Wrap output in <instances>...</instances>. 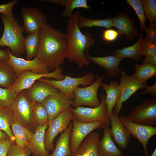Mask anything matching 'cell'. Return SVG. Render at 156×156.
Wrapping results in <instances>:
<instances>
[{
    "label": "cell",
    "mask_w": 156,
    "mask_h": 156,
    "mask_svg": "<svg viewBox=\"0 0 156 156\" xmlns=\"http://www.w3.org/2000/svg\"><path fill=\"white\" fill-rule=\"evenodd\" d=\"M86 58L94 63L106 70V75L108 77H115L121 74L122 70L118 66L122 60L120 58L114 55L103 57H96L90 55L88 53H85Z\"/></svg>",
    "instance_id": "19"
},
{
    "label": "cell",
    "mask_w": 156,
    "mask_h": 156,
    "mask_svg": "<svg viewBox=\"0 0 156 156\" xmlns=\"http://www.w3.org/2000/svg\"><path fill=\"white\" fill-rule=\"evenodd\" d=\"M17 94L10 88H3L0 87V106H10L15 99Z\"/></svg>",
    "instance_id": "35"
},
{
    "label": "cell",
    "mask_w": 156,
    "mask_h": 156,
    "mask_svg": "<svg viewBox=\"0 0 156 156\" xmlns=\"http://www.w3.org/2000/svg\"><path fill=\"white\" fill-rule=\"evenodd\" d=\"M41 1H47L62 5L65 7L62 14L65 18H70L73 15V11L75 9L83 8L90 9V7L87 4V0H44Z\"/></svg>",
    "instance_id": "29"
},
{
    "label": "cell",
    "mask_w": 156,
    "mask_h": 156,
    "mask_svg": "<svg viewBox=\"0 0 156 156\" xmlns=\"http://www.w3.org/2000/svg\"><path fill=\"white\" fill-rule=\"evenodd\" d=\"M134 68L135 72L131 76L144 85L149 79L156 75V66L149 64H136Z\"/></svg>",
    "instance_id": "30"
},
{
    "label": "cell",
    "mask_w": 156,
    "mask_h": 156,
    "mask_svg": "<svg viewBox=\"0 0 156 156\" xmlns=\"http://www.w3.org/2000/svg\"><path fill=\"white\" fill-rule=\"evenodd\" d=\"M34 103L23 90L17 94L10 106L14 114L15 121L28 129L32 133L35 132L37 126L33 117Z\"/></svg>",
    "instance_id": "4"
},
{
    "label": "cell",
    "mask_w": 156,
    "mask_h": 156,
    "mask_svg": "<svg viewBox=\"0 0 156 156\" xmlns=\"http://www.w3.org/2000/svg\"><path fill=\"white\" fill-rule=\"evenodd\" d=\"M17 78L13 69L4 61H0V86L8 88Z\"/></svg>",
    "instance_id": "31"
},
{
    "label": "cell",
    "mask_w": 156,
    "mask_h": 156,
    "mask_svg": "<svg viewBox=\"0 0 156 156\" xmlns=\"http://www.w3.org/2000/svg\"><path fill=\"white\" fill-rule=\"evenodd\" d=\"M18 1L17 0H14L9 3L0 5V13L7 16H13V8Z\"/></svg>",
    "instance_id": "41"
},
{
    "label": "cell",
    "mask_w": 156,
    "mask_h": 156,
    "mask_svg": "<svg viewBox=\"0 0 156 156\" xmlns=\"http://www.w3.org/2000/svg\"><path fill=\"white\" fill-rule=\"evenodd\" d=\"M72 109L60 114L49 124L44 138L45 148L49 152L54 149L53 141L55 138L66 130L74 118Z\"/></svg>",
    "instance_id": "10"
},
{
    "label": "cell",
    "mask_w": 156,
    "mask_h": 156,
    "mask_svg": "<svg viewBox=\"0 0 156 156\" xmlns=\"http://www.w3.org/2000/svg\"><path fill=\"white\" fill-rule=\"evenodd\" d=\"M9 138L8 135L5 132L0 129V142Z\"/></svg>",
    "instance_id": "47"
},
{
    "label": "cell",
    "mask_w": 156,
    "mask_h": 156,
    "mask_svg": "<svg viewBox=\"0 0 156 156\" xmlns=\"http://www.w3.org/2000/svg\"><path fill=\"white\" fill-rule=\"evenodd\" d=\"M6 50L9 52V58L5 62L13 69L17 77L22 72L26 70L39 74L50 72L47 66L36 56L31 60H26L13 55L9 48Z\"/></svg>",
    "instance_id": "13"
},
{
    "label": "cell",
    "mask_w": 156,
    "mask_h": 156,
    "mask_svg": "<svg viewBox=\"0 0 156 156\" xmlns=\"http://www.w3.org/2000/svg\"><path fill=\"white\" fill-rule=\"evenodd\" d=\"M13 112L10 106H0V129L5 132L15 144V138L11 129V125L14 121Z\"/></svg>",
    "instance_id": "28"
},
{
    "label": "cell",
    "mask_w": 156,
    "mask_h": 156,
    "mask_svg": "<svg viewBox=\"0 0 156 156\" xmlns=\"http://www.w3.org/2000/svg\"><path fill=\"white\" fill-rule=\"evenodd\" d=\"M64 76L62 74L60 67L47 74H39L29 70H26L20 74L14 84L9 88L14 90L17 94L20 92L29 88L35 81L40 79L43 77L51 78L55 80H60L63 79Z\"/></svg>",
    "instance_id": "11"
},
{
    "label": "cell",
    "mask_w": 156,
    "mask_h": 156,
    "mask_svg": "<svg viewBox=\"0 0 156 156\" xmlns=\"http://www.w3.org/2000/svg\"><path fill=\"white\" fill-rule=\"evenodd\" d=\"M73 127L70 123L67 129L57 140L55 148L49 156H69L71 155L70 148V134Z\"/></svg>",
    "instance_id": "26"
},
{
    "label": "cell",
    "mask_w": 156,
    "mask_h": 156,
    "mask_svg": "<svg viewBox=\"0 0 156 156\" xmlns=\"http://www.w3.org/2000/svg\"><path fill=\"white\" fill-rule=\"evenodd\" d=\"M142 4L146 18L150 22L156 23V0H143Z\"/></svg>",
    "instance_id": "37"
},
{
    "label": "cell",
    "mask_w": 156,
    "mask_h": 156,
    "mask_svg": "<svg viewBox=\"0 0 156 156\" xmlns=\"http://www.w3.org/2000/svg\"><path fill=\"white\" fill-rule=\"evenodd\" d=\"M120 78V85L121 88V94L120 99L115 107L114 112L118 115L120 112L122 104L133 94L139 90L145 88L138 80L133 78L124 71H122Z\"/></svg>",
    "instance_id": "15"
},
{
    "label": "cell",
    "mask_w": 156,
    "mask_h": 156,
    "mask_svg": "<svg viewBox=\"0 0 156 156\" xmlns=\"http://www.w3.org/2000/svg\"><path fill=\"white\" fill-rule=\"evenodd\" d=\"M138 41L132 46L125 47L122 49H114L112 52L113 55L122 60L125 58H131L138 61L141 58L142 42L144 39V34H140Z\"/></svg>",
    "instance_id": "25"
},
{
    "label": "cell",
    "mask_w": 156,
    "mask_h": 156,
    "mask_svg": "<svg viewBox=\"0 0 156 156\" xmlns=\"http://www.w3.org/2000/svg\"><path fill=\"white\" fill-rule=\"evenodd\" d=\"M101 99L99 105L94 108L78 107L72 108L74 119L79 121L86 123L102 121L109 125V118L107 114L105 99L106 94L100 95Z\"/></svg>",
    "instance_id": "7"
},
{
    "label": "cell",
    "mask_w": 156,
    "mask_h": 156,
    "mask_svg": "<svg viewBox=\"0 0 156 156\" xmlns=\"http://www.w3.org/2000/svg\"><path fill=\"white\" fill-rule=\"evenodd\" d=\"M69 156H72V155H69Z\"/></svg>",
    "instance_id": "49"
},
{
    "label": "cell",
    "mask_w": 156,
    "mask_h": 156,
    "mask_svg": "<svg viewBox=\"0 0 156 156\" xmlns=\"http://www.w3.org/2000/svg\"><path fill=\"white\" fill-rule=\"evenodd\" d=\"M110 133L113 141L122 149L127 148L131 135L120 122L118 115L113 111L110 116Z\"/></svg>",
    "instance_id": "17"
},
{
    "label": "cell",
    "mask_w": 156,
    "mask_h": 156,
    "mask_svg": "<svg viewBox=\"0 0 156 156\" xmlns=\"http://www.w3.org/2000/svg\"><path fill=\"white\" fill-rule=\"evenodd\" d=\"M80 29L85 27H90L98 26L105 27L107 29L113 27L112 18L94 19L88 18L83 16H80L77 23Z\"/></svg>",
    "instance_id": "33"
},
{
    "label": "cell",
    "mask_w": 156,
    "mask_h": 156,
    "mask_svg": "<svg viewBox=\"0 0 156 156\" xmlns=\"http://www.w3.org/2000/svg\"><path fill=\"white\" fill-rule=\"evenodd\" d=\"M107 125L103 129V135L97 145L99 156H122V152L114 144L110 133V128Z\"/></svg>",
    "instance_id": "22"
},
{
    "label": "cell",
    "mask_w": 156,
    "mask_h": 156,
    "mask_svg": "<svg viewBox=\"0 0 156 156\" xmlns=\"http://www.w3.org/2000/svg\"><path fill=\"white\" fill-rule=\"evenodd\" d=\"M40 43L39 31L28 34L25 39V46L27 60H31L36 56Z\"/></svg>",
    "instance_id": "32"
},
{
    "label": "cell",
    "mask_w": 156,
    "mask_h": 156,
    "mask_svg": "<svg viewBox=\"0 0 156 156\" xmlns=\"http://www.w3.org/2000/svg\"><path fill=\"white\" fill-rule=\"evenodd\" d=\"M141 53V55H144L145 57L156 55V44L145 42L143 40Z\"/></svg>",
    "instance_id": "40"
},
{
    "label": "cell",
    "mask_w": 156,
    "mask_h": 156,
    "mask_svg": "<svg viewBox=\"0 0 156 156\" xmlns=\"http://www.w3.org/2000/svg\"><path fill=\"white\" fill-rule=\"evenodd\" d=\"M94 75L90 72L85 75L79 77H72L69 76H65L62 80H49L41 78L38 80L50 84L58 89L67 97L72 101L75 99L74 93L75 90L79 86H86L94 82Z\"/></svg>",
    "instance_id": "5"
},
{
    "label": "cell",
    "mask_w": 156,
    "mask_h": 156,
    "mask_svg": "<svg viewBox=\"0 0 156 156\" xmlns=\"http://www.w3.org/2000/svg\"><path fill=\"white\" fill-rule=\"evenodd\" d=\"M12 144L9 138L0 142V156H7L8 151Z\"/></svg>",
    "instance_id": "43"
},
{
    "label": "cell",
    "mask_w": 156,
    "mask_h": 156,
    "mask_svg": "<svg viewBox=\"0 0 156 156\" xmlns=\"http://www.w3.org/2000/svg\"><path fill=\"white\" fill-rule=\"evenodd\" d=\"M40 43L36 56L47 67L49 72L60 67L65 58L68 42L59 29L45 23L39 30Z\"/></svg>",
    "instance_id": "1"
},
{
    "label": "cell",
    "mask_w": 156,
    "mask_h": 156,
    "mask_svg": "<svg viewBox=\"0 0 156 156\" xmlns=\"http://www.w3.org/2000/svg\"><path fill=\"white\" fill-rule=\"evenodd\" d=\"M73 127L70 134V148L72 155L77 151L80 145L90 133L96 129H103L107 123L98 121L86 123L79 121L73 118Z\"/></svg>",
    "instance_id": "8"
},
{
    "label": "cell",
    "mask_w": 156,
    "mask_h": 156,
    "mask_svg": "<svg viewBox=\"0 0 156 156\" xmlns=\"http://www.w3.org/2000/svg\"><path fill=\"white\" fill-rule=\"evenodd\" d=\"M142 62L143 64H149L156 66V55L146 57Z\"/></svg>",
    "instance_id": "45"
},
{
    "label": "cell",
    "mask_w": 156,
    "mask_h": 156,
    "mask_svg": "<svg viewBox=\"0 0 156 156\" xmlns=\"http://www.w3.org/2000/svg\"><path fill=\"white\" fill-rule=\"evenodd\" d=\"M145 90L141 93L139 94H151L152 98H154L156 95V83L155 82L153 85L151 86L145 85Z\"/></svg>",
    "instance_id": "44"
},
{
    "label": "cell",
    "mask_w": 156,
    "mask_h": 156,
    "mask_svg": "<svg viewBox=\"0 0 156 156\" xmlns=\"http://www.w3.org/2000/svg\"><path fill=\"white\" fill-rule=\"evenodd\" d=\"M102 89L106 93L105 102L106 111L109 118L113 108L118 102L121 94V88L117 81H111L108 85L102 83Z\"/></svg>",
    "instance_id": "23"
},
{
    "label": "cell",
    "mask_w": 156,
    "mask_h": 156,
    "mask_svg": "<svg viewBox=\"0 0 156 156\" xmlns=\"http://www.w3.org/2000/svg\"><path fill=\"white\" fill-rule=\"evenodd\" d=\"M156 23L150 22L148 28L145 26L143 30L145 31L146 37L144 38L143 41L146 43L156 44Z\"/></svg>",
    "instance_id": "38"
},
{
    "label": "cell",
    "mask_w": 156,
    "mask_h": 156,
    "mask_svg": "<svg viewBox=\"0 0 156 156\" xmlns=\"http://www.w3.org/2000/svg\"><path fill=\"white\" fill-rule=\"evenodd\" d=\"M122 124L129 131L131 135L136 138L142 145L145 156H149L147 145L149 140L156 134V126L142 125L133 122L127 116H119Z\"/></svg>",
    "instance_id": "12"
},
{
    "label": "cell",
    "mask_w": 156,
    "mask_h": 156,
    "mask_svg": "<svg viewBox=\"0 0 156 156\" xmlns=\"http://www.w3.org/2000/svg\"><path fill=\"white\" fill-rule=\"evenodd\" d=\"M24 31L28 34L39 31L42 26L46 23V15L39 9L34 8H23L21 10Z\"/></svg>",
    "instance_id": "16"
},
{
    "label": "cell",
    "mask_w": 156,
    "mask_h": 156,
    "mask_svg": "<svg viewBox=\"0 0 156 156\" xmlns=\"http://www.w3.org/2000/svg\"><path fill=\"white\" fill-rule=\"evenodd\" d=\"M48 125L43 126L37 125L36 130L33 133L29 142V148L34 156H49V152L45 148L44 138Z\"/></svg>",
    "instance_id": "21"
},
{
    "label": "cell",
    "mask_w": 156,
    "mask_h": 156,
    "mask_svg": "<svg viewBox=\"0 0 156 156\" xmlns=\"http://www.w3.org/2000/svg\"><path fill=\"white\" fill-rule=\"evenodd\" d=\"M96 80L90 85L77 87L74 90L75 98L72 104L74 108L82 105L96 107L100 104L97 96L98 89L104 79L103 76L95 75Z\"/></svg>",
    "instance_id": "6"
},
{
    "label": "cell",
    "mask_w": 156,
    "mask_h": 156,
    "mask_svg": "<svg viewBox=\"0 0 156 156\" xmlns=\"http://www.w3.org/2000/svg\"><path fill=\"white\" fill-rule=\"evenodd\" d=\"M126 2L135 10L138 18L140 25L141 33L145 26V23L146 18L142 7V0H127Z\"/></svg>",
    "instance_id": "36"
},
{
    "label": "cell",
    "mask_w": 156,
    "mask_h": 156,
    "mask_svg": "<svg viewBox=\"0 0 156 156\" xmlns=\"http://www.w3.org/2000/svg\"><path fill=\"white\" fill-rule=\"evenodd\" d=\"M33 117L37 125L43 126L49 124L47 112L42 103L35 102L33 110Z\"/></svg>",
    "instance_id": "34"
},
{
    "label": "cell",
    "mask_w": 156,
    "mask_h": 156,
    "mask_svg": "<svg viewBox=\"0 0 156 156\" xmlns=\"http://www.w3.org/2000/svg\"><path fill=\"white\" fill-rule=\"evenodd\" d=\"M131 121L139 124L154 126L156 125V99H148L133 108L127 116Z\"/></svg>",
    "instance_id": "9"
},
{
    "label": "cell",
    "mask_w": 156,
    "mask_h": 156,
    "mask_svg": "<svg viewBox=\"0 0 156 156\" xmlns=\"http://www.w3.org/2000/svg\"><path fill=\"white\" fill-rule=\"evenodd\" d=\"M1 18L4 30L0 38V47H8L13 55L18 57L25 52L23 28L13 16L1 14Z\"/></svg>",
    "instance_id": "3"
},
{
    "label": "cell",
    "mask_w": 156,
    "mask_h": 156,
    "mask_svg": "<svg viewBox=\"0 0 156 156\" xmlns=\"http://www.w3.org/2000/svg\"><path fill=\"white\" fill-rule=\"evenodd\" d=\"M11 127L15 138V144L21 148H28L33 133L15 120L11 124Z\"/></svg>",
    "instance_id": "27"
},
{
    "label": "cell",
    "mask_w": 156,
    "mask_h": 156,
    "mask_svg": "<svg viewBox=\"0 0 156 156\" xmlns=\"http://www.w3.org/2000/svg\"><path fill=\"white\" fill-rule=\"evenodd\" d=\"M23 90L28 98L35 103H42L49 95L60 91L50 84L38 80Z\"/></svg>",
    "instance_id": "20"
},
{
    "label": "cell",
    "mask_w": 156,
    "mask_h": 156,
    "mask_svg": "<svg viewBox=\"0 0 156 156\" xmlns=\"http://www.w3.org/2000/svg\"><path fill=\"white\" fill-rule=\"evenodd\" d=\"M112 20L113 27L119 34L125 35L127 40H132L134 37L139 36L133 20L125 13L120 14L112 18Z\"/></svg>",
    "instance_id": "18"
},
{
    "label": "cell",
    "mask_w": 156,
    "mask_h": 156,
    "mask_svg": "<svg viewBox=\"0 0 156 156\" xmlns=\"http://www.w3.org/2000/svg\"><path fill=\"white\" fill-rule=\"evenodd\" d=\"M80 13L77 11L70 18L66 27L65 34L68 45L65 57L70 62H74L79 68L87 66L91 62L86 57L91 47L95 43L91 35L88 32L82 33L77 23Z\"/></svg>",
    "instance_id": "2"
},
{
    "label": "cell",
    "mask_w": 156,
    "mask_h": 156,
    "mask_svg": "<svg viewBox=\"0 0 156 156\" xmlns=\"http://www.w3.org/2000/svg\"><path fill=\"white\" fill-rule=\"evenodd\" d=\"M9 58V53L7 50L0 49V61H5Z\"/></svg>",
    "instance_id": "46"
},
{
    "label": "cell",
    "mask_w": 156,
    "mask_h": 156,
    "mask_svg": "<svg viewBox=\"0 0 156 156\" xmlns=\"http://www.w3.org/2000/svg\"><path fill=\"white\" fill-rule=\"evenodd\" d=\"M73 103L60 91L46 97L42 103L47 112L49 124L60 114L71 109Z\"/></svg>",
    "instance_id": "14"
},
{
    "label": "cell",
    "mask_w": 156,
    "mask_h": 156,
    "mask_svg": "<svg viewBox=\"0 0 156 156\" xmlns=\"http://www.w3.org/2000/svg\"><path fill=\"white\" fill-rule=\"evenodd\" d=\"M119 34L116 30L110 28L107 29L103 31V38L107 42H113L117 38Z\"/></svg>",
    "instance_id": "42"
},
{
    "label": "cell",
    "mask_w": 156,
    "mask_h": 156,
    "mask_svg": "<svg viewBox=\"0 0 156 156\" xmlns=\"http://www.w3.org/2000/svg\"><path fill=\"white\" fill-rule=\"evenodd\" d=\"M150 156H156V148H155Z\"/></svg>",
    "instance_id": "48"
},
{
    "label": "cell",
    "mask_w": 156,
    "mask_h": 156,
    "mask_svg": "<svg viewBox=\"0 0 156 156\" xmlns=\"http://www.w3.org/2000/svg\"><path fill=\"white\" fill-rule=\"evenodd\" d=\"M100 135L92 132L82 142L76 152L72 156H99L97 149Z\"/></svg>",
    "instance_id": "24"
},
{
    "label": "cell",
    "mask_w": 156,
    "mask_h": 156,
    "mask_svg": "<svg viewBox=\"0 0 156 156\" xmlns=\"http://www.w3.org/2000/svg\"><path fill=\"white\" fill-rule=\"evenodd\" d=\"M31 154L28 148H23L15 144H12L8 151L7 156H29Z\"/></svg>",
    "instance_id": "39"
}]
</instances>
